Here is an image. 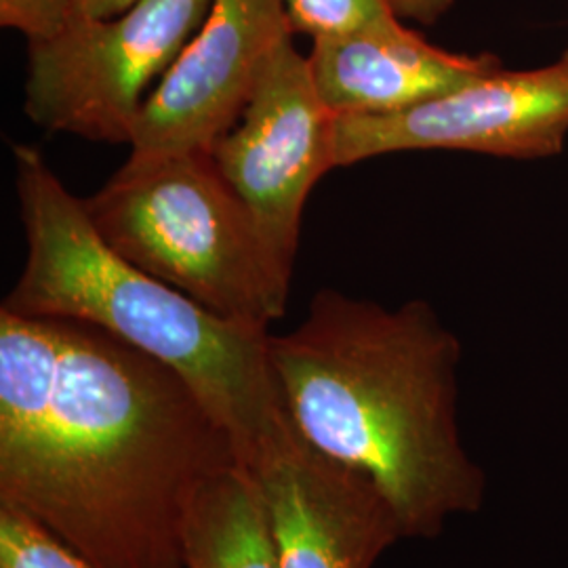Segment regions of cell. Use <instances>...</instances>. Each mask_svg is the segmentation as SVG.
<instances>
[{
    "label": "cell",
    "mask_w": 568,
    "mask_h": 568,
    "mask_svg": "<svg viewBox=\"0 0 568 568\" xmlns=\"http://www.w3.org/2000/svg\"><path fill=\"white\" fill-rule=\"evenodd\" d=\"M232 466L173 368L102 326L0 310V508L93 567L185 568V504Z\"/></svg>",
    "instance_id": "cell-1"
},
{
    "label": "cell",
    "mask_w": 568,
    "mask_h": 568,
    "mask_svg": "<svg viewBox=\"0 0 568 568\" xmlns=\"http://www.w3.org/2000/svg\"><path fill=\"white\" fill-rule=\"evenodd\" d=\"M270 358L293 426L368 474L406 539L483 508L487 480L457 429L462 345L432 305L389 310L323 288L302 325L270 335Z\"/></svg>",
    "instance_id": "cell-2"
},
{
    "label": "cell",
    "mask_w": 568,
    "mask_h": 568,
    "mask_svg": "<svg viewBox=\"0 0 568 568\" xmlns=\"http://www.w3.org/2000/svg\"><path fill=\"white\" fill-rule=\"evenodd\" d=\"M28 255L2 310L102 326L173 368L246 467L288 419L265 326L224 318L108 248L41 150L16 143Z\"/></svg>",
    "instance_id": "cell-3"
},
{
    "label": "cell",
    "mask_w": 568,
    "mask_h": 568,
    "mask_svg": "<svg viewBox=\"0 0 568 568\" xmlns=\"http://www.w3.org/2000/svg\"><path fill=\"white\" fill-rule=\"evenodd\" d=\"M82 204L108 248L148 276L224 318L265 328L283 318L295 265L265 239L211 150L126 161Z\"/></svg>",
    "instance_id": "cell-4"
},
{
    "label": "cell",
    "mask_w": 568,
    "mask_h": 568,
    "mask_svg": "<svg viewBox=\"0 0 568 568\" xmlns=\"http://www.w3.org/2000/svg\"><path fill=\"white\" fill-rule=\"evenodd\" d=\"M209 7L142 0L116 18H72L60 34L28 41L23 114L49 133L131 145L148 84L163 79Z\"/></svg>",
    "instance_id": "cell-5"
},
{
    "label": "cell",
    "mask_w": 568,
    "mask_h": 568,
    "mask_svg": "<svg viewBox=\"0 0 568 568\" xmlns=\"http://www.w3.org/2000/svg\"><path fill=\"white\" fill-rule=\"evenodd\" d=\"M335 121L293 37L265 63L239 122L211 154L284 262L295 265L312 187L335 169Z\"/></svg>",
    "instance_id": "cell-6"
},
{
    "label": "cell",
    "mask_w": 568,
    "mask_h": 568,
    "mask_svg": "<svg viewBox=\"0 0 568 568\" xmlns=\"http://www.w3.org/2000/svg\"><path fill=\"white\" fill-rule=\"evenodd\" d=\"M568 49L535 70L506 68L386 116H337L335 166L410 150H462L537 161L565 150Z\"/></svg>",
    "instance_id": "cell-7"
},
{
    "label": "cell",
    "mask_w": 568,
    "mask_h": 568,
    "mask_svg": "<svg viewBox=\"0 0 568 568\" xmlns=\"http://www.w3.org/2000/svg\"><path fill=\"white\" fill-rule=\"evenodd\" d=\"M243 469L264 504L281 568H373L406 539L377 483L312 447L291 417Z\"/></svg>",
    "instance_id": "cell-8"
},
{
    "label": "cell",
    "mask_w": 568,
    "mask_h": 568,
    "mask_svg": "<svg viewBox=\"0 0 568 568\" xmlns=\"http://www.w3.org/2000/svg\"><path fill=\"white\" fill-rule=\"evenodd\" d=\"M288 37L283 0H211L201 28L143 103L129 161L211 150L239 122Z\"/></svg>",
    "instance_id": "cell-9"
},
{
    "label": "cell",
    "mask_w": 568,
    "mask_h": 568,
    "mask_svg": "<svg viewBox=\"0 0 568 568\" xmlns=\"http://www.w3.org/2000/svg\"><path fill=\"white\" fill-rule=\"evenodd\" d=\"M321 100L335 116H386L438 100L504 68L497 55L438 49L403 26L335 41L307 55Z\"/></svg>",
    "instance_id": "cell-10"
},
{
    "label": "cell",
    "mask_w": 568,
    "mask_h": 568,
    "mask_svg": "<svg viewBox=\"0 0 568 568\" xmlns=\"http://www.w3.org/2000/svg\"><path fill=\"white\" fill-rule=\"evenodd\" d=\"M180 535L185 568H281L264 504L241 466L209 476L190 495Z\"/></svg>",
    "instance_id": "cell-11"
},
{
    "label": "cell",
    "mask_w": 568,
    "mask_h": 568,
    "mask_svg": "<svg viewBox=\"0 0 568 568\" xmlns=\"http://www.w3.org/2000/svg\"><path fill=\"white\" fill-rule=\"evenodd\" d=\"M293 34L335 41L400 23L392 0H283Z\"/></svg>",
    "instance_id": "cell-12"
},
{
    "label": "cell",
    "mask_w": 568,
    "mask_h": 568,
    "mask_svg": "<svg viewBox=\"0 0 568 568\" xmlns=\"http://www.w3.org/2000/svg\"><path fill=\"white\" fill-rule=\"evenodd\" d=\"M0 568H98L18 509L0 508Z\"/></svg>",
    "instance_id": "cell-13"
},
{
    "label": "cell",
    "mask_w": 568,
    "mask_h": 568,
    "mask_svg": "<svg viewBox=\"0 0 568 568\" xmlns=\"http://www.w3.org/2000/svg\"><path fill=\"white\" fill-rule=\"evenodd\" d=\"M74 18V0H0L2 28L18 30L26 41H44Z\"/></svg>",
    "instance_id": "cell-14"
},
{
    "label": "cell",
    "mask_w": 568,
    "mask_h": 568,
    "mask_svg": "<svg viewBox=\"0 0 568 568\" xmlns=\"http://www.w3.org/2000/svg\"><path fill=\"white\" fill-rule=\"evenodd\" d=\"M455 0H392L394 11L400 20L417 21L424 26H434L453 9Z\"/></svg>",
    "instance_id": "cell-15"
},
{
    "label": "cell",
    "mask_w": 568,
    "mask_h": 568,
    "mask_svg": "<svg viewBox=\"0 0 568 568\" xmlns=\"http://www.w3.org/2000/svg\"><path fill=\"white\" fill-rule=\"evenodd\" d=\"M142 0H74V18L108 20L116 18Z\"/></svg>",
    "instance_id": "cell-16"
}]
</instances>
